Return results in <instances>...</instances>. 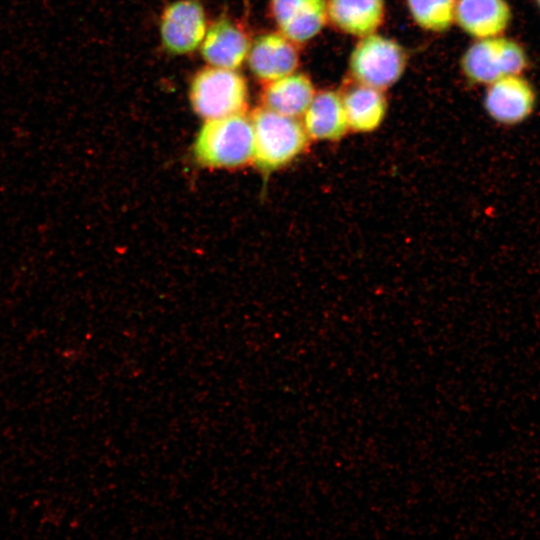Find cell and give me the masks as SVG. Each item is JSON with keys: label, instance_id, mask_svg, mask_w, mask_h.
<instances>
[{"label": "cell", "instance_id": "obj_1", "mask_svg": "<svg viewBox=\"0 0 540 540\" xmlns=\"http://www.w3.org/2000/svg\"><path fill=\"white\" fill-rule=\"evenodd\" d=\"M198 164L213 169H234L253 160L254 133L244 113L208 119L193 144Z\"/></svg>", "mask_w": 540, "mask_h": 540}, {"label": "cell", "instance_id": "obj_2", "mask_svg": "<svg viewBox=\"0 0 540 540\" xmlns=\"http://www.w3.org/2000/svg\"><path fill=\"white\" fill-rule=\"evenodd\" d=\"M250 119L254 133L253 161L264 174L287 166L308 148L310 138L296 117L260 107L252 112Z\"/></svg>", "mask_w": 540, "mask_h": 540}, {"label": "cell", "instance_id": "obj_3", "mask_svg": "<svg viewBox=\"0 0 540 540\" xmlns=\"http://www.w3.org/2000/svg\"><path fill=\"white\" fill-rule=\"evenodd\" d=\"M189 98L196 114L206 120L244 113L247 83L232 69L206 67L194 75Z\"/></svg>", "mask_w": 540, "mask_h": 540}, {"label": "cell", "instance_id": "obj_4", "mask_svg": "<svg viewBox=\"0 0 540 540\" xmlns=\"http://www.w3.org/2000/svg\"><path fill=\"white\" fill-rule=\"evenodd\" d=\"M529 58L517 41L503 36L478 39L464 53L461 67L474 83L491 84L507 75H523Z\"/></svg>", "mask_w": 540, "mask_h": 540}, {"label": "cell", "instance_id": "obj_5", "mask_svg": "<svg viewBox=\"0 0 540 540\" xmlns=\"http://www.w3.org/2000/svg\"><path fill=\"white\" fill-rule=\"evenodd\" d=\"M406 53L393 39L366 35L353 49L350 70L360 84L385 89L402 76Z\"/></svg>", "mask_w": 540, "mask_h": 540}, {"label": "cell", "instance_id": "obj_6", "mask_svg": "<svg viewBox=\"0 0 540 540\" xmlns=\"http://www.w3.org/2000/svg\"><path fill=\"white\" fill-rule=\"evenodd\" d=\"M206 19L199 0H177L165 7L160 18L164 48L182 55L194 51L203 41Z\"/></svg>", "mask_w": 540, "mask_h": 540}, {"label": "cell", "instance_id": "obj_7", "mask_svg": "<svg viewBox=\"0 0 540 540\" xmlns=\"http://www.w3.org/2000/svg\"><path fill=\"white\" fill-rule=\"evenodd\" d=\"M536 101L535 89L523 75H507L488 85L484 108L495 122L513 126L531 116Z\"/></svg>", "mask_w": 540, "mask_h": 540}, {"label": "cell", "instance_id": "obj_8", "mask_svg": "<svg viewBox=\"0 0 540 540\" xmlns=\"http://www.w3.org/2000/svg\"><path fill=\"white\" fill-rule=\"evenodd\" d=\"M270 6L280 33L293 43L315 37L328 16L325 0H271Z\"/></svg>", "mask_w": 540, "mask_h": 540}, {"label": "cell", "instance_id": "obj_9", "mask_svg": "<svg viewBox=\"0 0 540 540\" xmlns=\"http://www.w3.org/2000/svg\"><path fill=\"white\" fill-rule=\"evenodd\" d=\"M248 63L259 79L267 82L294 73L299 54L294 43L281 33L259 36L250 46Z\"/></svg>", "mask_w": 540, "mask_h": 540}, {"label": "cell", "instance_id": "obj_10", "mask_svg": "<svg viewBox=\"0 0 540 540\" xmlns=\"http://www.w3.org/2000/svg\"><path fill=\"white\" fill-rule=\"evenodd\" d=\"M247 33L226 16L219 18L208 30L202 41L201 54L214 67L238 68L250 49Z\"/></svg>", "mask_w": 540, "mask_h": 540}, {"label": "cell", "instance_id": "obj_11", "mask_svg": "<svg viewBox=\"0 0 540 540\" xmlns=\"http://www.w3.org/2000/svg\"><path fill=\"white\" fill-rule=\"evenodd\" d=\"M512 19L507 0H457L455 20L477 39L502 36Z\"/></svg>", "mask_w": 540, "mask_h": 540}, {"label": "cell", "instance_id": "obj_12", "mask_svg": "<svg viewBox=\"0 0 540 540\" xmlns=\"http://www.w3.org/2000/svg\"><path fill=\"white\" fill-rule=\"evenodd\" d=\"M304 128L313 140H340L349 129L342 97L331 90L315 94L304 112Z\"/></svg>", "mask_w": 540, "mask_h": 540}, {"label": "cell", "instance_id": "obj_13", "mask_svg": "<svg viewBox=\"0 0 540 540\" xmlns=\"http://www.w3.org/2000/svg\"><path fill=\"white\" fill-rule=\"evenodd\" d=\"M315 96V88L308 76L292 73L267 82L261 93L263 107L290 117L306 111Z\"/></svg>", "mask_w": 540, "mask_h": 540}, {"label": "cell", "instance_id": "obj_14", "mask_svg": "<svg viewBox=\"0 0 540 540\" xmlns=\"http://www.w3.org/2000/svg\"><path fill=\"white\" fill-rule=\"evenodd\" d=\"M327 15L347 34L370 35L382 24L384 0H328Z\"/></svg>", "mask_w": 540, "mask_h": 540}, {"label": "cell", "instance_id": "obj_15", "mask_svg": "<svg viewBox=\"0 0 540 540\" xmlns=\"http://www.w3.org/2000/svg\"><path fill=\"white\" fill-rule=\"evenodd\" d=\"M348 127L355 132H372L384 120L387 101L380 89L360 84L342 98Z\"/></svg>", "mask_w": 540, "mask_h": 540}, {"label": "cell", "instance_id": "obj_16", "mask_svg": "<svg viewBox=\"0 0 540 540\" xmlns=\"http://www.w3.org/2000/svg\"><path fill=\"white\" fill-rule=\"evenodd\" d=\"M457 0H407L409 12L418 26L442 32L455 20Z\"/></svg>", "mask_w": 540, "mask_h": 540}, {"label": "cell", "instance_id": "obj_17", "mask_svg": "<svg viewBox=\"0 0 540 540\" xmlns=\"http://www.w3.org/2000/svg\"><path fill=\"white\" fill-rule=\"evenodd\" d=\"M536 2H537L538 6L540 8V0H536Z\"/></svg>", "mask_w": 540, "mask_h": 540}]
</instances>
